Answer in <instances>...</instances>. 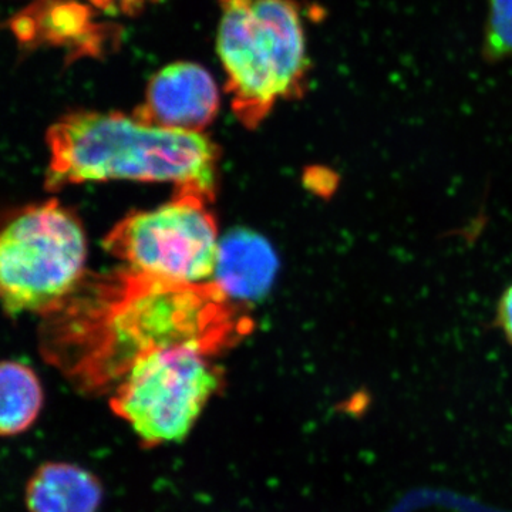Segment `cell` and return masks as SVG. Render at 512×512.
I'll return each instance as SVG.
<instances>
[{
	"mask_svg": "<svg viewBox=\"0 0 512 512\" xmlns=\"http://www.w3.org/2000/svg\"><path fill=\"white\" fill-rule=\"evenodd\" d=\"M49 316L45 355L80 387L119 383L148 353L190 346L208 355L244 333L231 301L214 282L178 284L121 272L69 295Z\"/></svg>",
	"mask_w": 512,
	"mask_h": 512,
	"instance_id": "obj_1",
	"label": "cell"
},
{
	"mask_svg": "<svg viewBox=\"0 0 512 512\" xmlns=\"http://www.w3.org/2000/svg\"><path fill=\"white\" fill-rule=\"evenodd\" d=\"M46 184L128 180L173 183L211 201L218 148L195 131L174 130L117 111H77L47 130Z\"/></svg>",
	"mask_w": 512,
	"mask_h": 512,
	"instance_id": "obj_2",
	"label": "cell"
},
{
	"mask_svg": "<svg viewBox=\"0 0 512 512\" xmlns=\"http://www.w3.org/2000/svg\"><path fill=\"white\" fill-rule=\"evenodd\" d=\"M217 53L242 126L258 127L275 104L305 92L311 62L293 0H220Z\"/></svg>",
	"mask_w": 512,
	"mask_h": 512,
	"instance_id": "obj_3",
	"label": "cell"
},
{
	"mask_svg": "<svg viewBox=\"0 0 512 512\" xmlns=\"http://www.w3.org/2000/svg\"><path fill=\"white\" fill-rule=\"evenodd\" d=\"M87 244L79 218L57 200L20 211L0 239V288L5 311L49 313L76 291Z\"/></svg>",
	"mask_w": 512,
	"mask_h": 512,
	"instance_id": "obj_4",
	"label": "cell"
},
{
	"mask_svg": "<svg viewBox=\"0 0 512 512\" xmlns=\"http://www.w3.org/2000/svg\"><path fill=\"white\" fill-rule=\"evenodd\" d=\"M221 380L204 350L160 349L131 365L117 383L110 406L147 446L178 443L190 434Z\"/></svg>",
	"mask_w": 512,
	"mask_h": 512,
	"instance_id": "obj_5",
	"label": "cell"
},
{
	"mask_svg": "<svg viewBox=\"0 0 512 512\" xmlns=\"http://www.w3.org/2000/svg\"><path fill=\"white\" fill-rule=\"evenodd\" d=\"M207 198L194 192L177 195L158 208L134 212L104 238V249L128 269L178 284H205L217 266V221Z\"/></svg>",
	"mask_w": 512,
	"mask_h": 512,
	"instance_id": "obj_6",
	"label": "cell"
},
{
	"mask_svg": "<svg viewBox=\"0 0 512 512\" xmlns=\"http://www.w3.org/2000/svg\"><path fill=\"white\" fill-rule=\"evenodd\" d=\"M220 110V92L200 64L175 62L158 70L148 82L137 119L174 130L204 133Z\"/></svg>",
	"mask_w": 512,
	"mask_h": 512,
	"instance_id": "obj_7",
	"label": "cell"
},
{
	"mask_svg": "<svg viewBox=\"0 0 512 512\" xmlns=\"http://www.w3.org/2000/svg\"><path fill=\"white\" fill-rule=\"evenodd\" d=\"M278 258L265 238L249 229L229 232L220 241L214 284L229 301L264 298L274 284Z\"/></svg>",
	"mask_w": 512,
	"mask_h": 512,
	"instance_id": "obj_8",
	"label": "cell"
},
{
	"mask_svg": "<svg viewBox=\"0 0 512 512\" xmlns=\"http://www.w3.org/2000/svg\"><path fill=\"white\" fill-rule=\"evenodd\" d=\"M103 488L90 471L69 463H47L30 478V512H97Z\"/></svg>",
	"mask_w": 512,
	"mask_h": 512,
	"instance_id": "obj_9",
	"label": "cell"
},
{
	"mask_svg": "<svg viewBox=\"0 0 512 512\" xmlns=\"http://www.w3.org/2000/svg\"><path fill=\"white\" fill-rule=\"evenodd\" d=\"M0 393V431L3 436H18L35 423L42 410V384L29 366L10 360L0 370Z\"/></svg>",
	"mask_w": 512,
	"mask_h": 512,
	"instance_id": "obj_10",
	"label": "cell"
},
{
	"mask_svg": "<svg viewBox=\"0 0 512 512\" xmlns=\"http://www.w3.org/2000/svg\"><path fill=\"white\" fill-rule=\"evenodd\" d=\"M484 55L490 60L512 59V0H488Z\"/></svg>",
	"mask_w": 512,
	"mask_h": 512,
	"instance_id": "obj_11",
	"label": "cell"
},
{
	"mask_svg": "<svg viewBox=\"0 0 512 512\" xmlns=\"http://www.w3.org/2000/svg\"><path fill=\"white\" fill-rule=\"evenodd\" d=\"M92 8L111 16H137L161 0H87Z\"/></svg>",
	"mask_w": 512,
	"mask_h": 512,
	"instance_id": "obj_12",
	"label": "cell"
},
{
	"mask_svg": "<svg viewBox=\"0 0 512 512\" xmlns=\"http://www.w3.org/2000/svg\"><path fill=\"white\" fill-rule=\"evenodd\" d=\"M495 322L498 329L503 332L504 338L512 345V284L505 289L498 301Z\"/></svg>",
	"mask_w": 512,
	"mask_h": 512,
	"instance_id": "obj_13",
	"label": "cell"
}]
</instances>
